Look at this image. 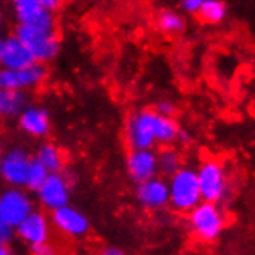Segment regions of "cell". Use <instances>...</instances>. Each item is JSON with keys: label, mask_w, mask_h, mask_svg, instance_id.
Listing matches in <instances>:
<instances>
[{"label": "cell", "mask_w": 255, "mask_h": 255, "mask_svg": "<svg viewBox=\"0 0 255 255\" xmlns=\"http://www.w3.org/2000/svg\"><path fill=\"white\" fill-rule=\"evenodd\" d=\"M197 175L203 201L221 206L231 200V184L228 172L220 159H203L197 167Z\"/></svg>", "instance_id": "1"}, {"label": "cell", "mask_w": 255, "mask_h": 255, "mask_svg": "<svg viewBox=\"0 0 255 255\" xmlns=\"http://www.w3.org/2000/svg\"><path fill=\"white\" fill-rule=\"evenodd\" d=\"M170 207L178 214H189L203 203L197 167L183 166L169 178Z\"/></svg>", "instance_id": "2"}, {"label": "cell", "mask_w": 255, "mask_h": 255, "mask_svg": "<svg viewBox=\"0 0 255 255\" xmlns=\"http://www.w3.org/2000/svg\"><path fill=\"white\" fill-rule=\"evenodd\" d=\"M187 226L200 242L212 243L217 242L226 228V217L221 206L203 201L187 214Z\"/></svg>", "instance_id": "3"}, {"label": "cell", "mask_w": 255, "mask_h": 255, "mask_svg": "<svg viewBox=\"0 0 255 255\" xmlns=\"http://www.w3.org/2000/svg\"><path fill=\"white\" fill-rule=\"evenodd\" d=\"M156 116L153 109H139L127 116L124 136L130 150H153L158 144L155 136Z\"/></svg>", "instance_id": "4"}, {"label": "cell", "mask_w": 255, "mask_h": 255, "mask_svg": "<svg viewBox=\"0 0 255 255\" xmlns=\"http://www.w3.org/2000/svg\"><path fill=\"white\" fill-rule=\"evenodd\" d=\"M16 36L31 50L36 62H50L61 51V42L56 31H43V29L31 28L26 25H17Z\"/></svg>", "instance_id": "5"}, {"label": "cell", "mask_w": 255, "mask_h": 255, "mask_svg": "<svg viewBox=\"0 0 255 255\" xmlns=\"http://www.w3.org/2000/svg\"><path fill=\"white\" fill-rule=\"evenodd\" d=\"M33 212V201L22 189L9 187L0 193V218H3L12 228L17 229Z\"/></svg>", "instance_id": "6"}, {"label": "cell", "mask_w": 255, "mask_h": 255, "mask_svg": "<svg viewBox=\"0 0 255 255\" xmlns=\"http://www.w3.org/2000/svg\"><path fill=\"white\" fill-rule=\"evenodd\" d=\"M134 198L145 211L158 212L170 206L169 181L161 176L139 183L134 187Z\"/></svg>", "instance_id": "7"}, {"label": "cell", "mask_w": 255, "mask_h": 255, "mask_svg": "<svg viewBox=\"0 0 255 255\" xmlns=\"http://www.w3.org/2000/svg\"><path fill=\"white\" fill-rule=\"evenodd\" d=\"M71 184L73 181L64 173H50L48 179L37 192V198L40 204L54 212L57 209L70 204L71 197Z\"/></svg>", "instance_id": "8"}, {"label": "cell", "mask_w": 255, "mask_h": 255, "mask_svg": "<svg viewBox=\"0 0 255 255\" xmlns=\"http://www.w3.org/2000/svg\"><path fill=\"white\" fill-rule=\"evenodd\" d=\"M14 12H16L19 25L43 29V31H54L56 28L54 14L45 9L40 0H16Z\"/></svg>", "instance_id": "9"}, {"label": "cell", "mask_w": 255, "mask_h": 255, "mask_svg": "<svg viewBox=\"0 0 255 255\" xmlns=\"http://www.w3.org/2000/svg\"><path fill=\"white\" fill-rule=\"evenodd\" d=\"M45 78H47V68L39 62L25 70L0 68V88L11 90V92H22L23 88L42 84Z\"/></svg>", "instance_id": "10"}, {"label": "cell", "mask_w": 255, "mask_h": 255, "mask_svg": "<svg viewBox=\"0 0 255 255\" xmlns=\"http://www.w3.org/2000/svg\"><path fill=\"white\" fill-rule=\"evenodd\" d=\"M127 173L136 184L159 176L158 153L155 150H130L126 159Z\"/></svg>", "instance_id": "11"}, {"label": "cell", "mask_w": 255, "mask_h": 255, "mask_svg": "<svg viewBox=\"0 0 255 255\" xmlns=\"http://www.w3.org/2000/svg\"><path fill=\"white\" fill-rule=\"evenodd\" d=\"M51 221L56 229L71 238L85 237L90 231L88 217L74 206H64L51 214Z\"/></svg>", "instance_id": "12"}, {"label": "cell", "mask_w": 255, "mask_h": 255, "mask_svg": "<svg viewBox=\"0 0 255 255\" xmlns=\"http://www.w3.org/2000/svg\"><path fill=\"white\" fill-rule=\"evenodd\" d=\"M33 158H29L28 152L23 148H12L3 156L2 162V178L11 187L26 186L28 170L31 166Z\"/></svg>", "instance_id": "13"}, {"label": "cell", "mask_w": 255, "mask_h": 255, "mask_svg": "<svg viewBox=\"0 0 255 255\" xmlns=\"http://www.w3.org/2000/svg\"><path fill=\"white\" fill-rule=\"evenodd\" d=\"M34 64H36V59H34L31 50H29L16 34L5 39L2 68L25 70Z\"/></svg>", "instance_id": "14"}, {"label": "cell", "mask_w": 255, "mask_h": 255, "mask_svg": "<svg viewBox=\"0 0 255 255\" xmlns=\"http://www.w3.org/2000/svg\"><path fill=\"white\" fill-rule=\"evenodd\" d=\"M17 235L26 242L29 246L47 243L50 238V223L48 218L43 212L34 211L33 214H29L25 221L16 229Z\"/></svg>", "instance_id": "15"}, {"label": "cell", "mask_w": 255, "mask_h": 255, "mask_svg": "<svg viewBox=\"0 0 255 255\" xmlns=\"http://www.w3.org/2000/svg\"><path fill=\"white\" fill-rule=\"evenodd\" d=\"M19 126L29 136L43 138L50 133L51 128L50 115L42 107L29 106L19 115Z\"/></svg>", "instance_id": "16"}, {"label": "cell", "mask_w": 255, "mask_h": 255, "mask_svg": "<svg viewBox=\"0 0 255 255\" xmlns=\"http://www.w3.org/2000/svg\"><path fill=\"white\" fill-rule=\"evenodd\" d=\"M156 28L162 34L167 36H179L186 31V17L183 12H179L172 8H162L158 11L156 19H155Z\"/></svg>", "instance_id": "17"}, {"label": "cell", "mask_w": 255, "mask_h": 255, "mask_svg": "<svg viewBox=\"0 0 255 255\" xmlns=\"http://www.w3.org/2000/svg\"><path fill=\"white\" fill-rule=\"evenodd\" d=\"M228 5L221 0H203L198 17L206 25H220L228 17Z\"/></svg>", "instance_id": "18"}, {"label": "cell", "mask_w": 255, "mask_h": 255, "mask_svg": "<svg viewBox=\"0 0 255 255\" xmlns=\"http://www.w3.org/2000/svg\"><path fill=\"white\" fill-rule=\"evenodd\" d=\"M179 127L178 121L175 118H166V116H156V128H155V136L156 142L159 145H170L178 141L179 134Z\"/></svg>", "instance_id": "19"}, {"label": "cell", "mask_w": 255, "mask_h": 255, "mask_svg": "<svg viewBox=\"0 0 255 255\" xmlns=\"http://www.w3.org/2000/svg\"><path fill=\"white\" fill-rule=\"evenodd\" d=\"M26 96L23 92H11L0 88V116L20 115L25 110Z\"/></svg>", "instance_id": "20"}, {"label": "cell", "mask_w": 255, "mask_h": 255, "mask_svg": "<svg viewBox=\"0 0 255 255\" xmlns=\"http://www.w3.org/2000/svg\"><path fill=\"white\" fill-rule=\"evenodd\" d=\"M34 158L50 173H61L62 166H64V159H62L61 150H59L54 144H50L48 142V144L40 145Z\"/></svg>", "instance_id": "21"}, {"label": "cell", "mask_w": 255, "mask_h": 255, "mask_svg": "<svg viewBox=\"0 0 255 255\" xmlns=\"http://www.w3.org/2000/svg\"><path fill=\"white\" fill-rule=\"evenodd\" d=\"M158 164H159V173L170 178L183 167V159L175 148H166L158 155Z\"/></svg>", "instance_id": "22"}, {"label": "cell", "mask_w": 255, "mask_h": 255, "mask_svg": "<svg viewBox=\"0 0 255 255\" xmlns=\"http://www.w3.org/2000/svg\"><path fill=\"white\" fill-rule=\"evenodd\" d=\"M48 176H50V172L45 169L36 158H33L31 166H29V170H28V178H26L25 187L31 192H39L40 187L45 184V181L48 179Z\"/></svg>", "instance_id": "23"}, {"label": "cell", "mask_w": 255, "mask_h": 255, "mask_svg": "<svg viewBox=\"0 0 255 255\" xmlns=\"http://www.w3.org/2000/svg\"><path fill=\"white\" fill-rule=\"evenodd\" d=\"M153 110H155L158 115H161V116L173 118L178 109H176V106H175V102H173V101L166 99V98H161V99H158V101H156Z\"/></svg>", "instance_id": "24"}, {"label": "cell", "mask_w": 255, "mask_h": 255, "mask_svg": "<svg viewBox=\"0 0 255 255\" xmlns=\"http://www.w3.org/2000/svg\"><path fill=\"white\" fill-rule=\"evenodd\" d=\"M16 235H17L16 228H12L3 218H0V245L9 246V243L16 238Z\"/></svg>", "instance_id": "25"}, {"label": "cell", "mask_w": 255, "mask_h": 255, "mask_svg": "<svg viewBox=\"0 0 255 255\" xmlns=\"http://www.w3.org/2000/svg\"><path fill=\"white\" fill-rule=\"evenodd\" d=\"M178 6L183 14H187V16H198L200 9L203 6V0H181V2L178 3Z\"/></svg>", "instance_id": "26"}, {"label": "cell", "mask_w": 255, "mask_h": 255, "mask_svg": "<svg viewBox=\"0 0 255 255\" xmlns=\"http://www.w3.org/2000/svg\"><path fill=\"white\" fill-rule=\"evenodd\" d=\"M29 251H31V255H57V249L48 242L29 246Z\"/></svg>", "instance_id": "27"}, {"label": "cell", "mask_w": 255, "mask_h": 255, "mask_svg": "<svg viewBox=\"0 0 255 255\" xmlns=\"http://www.w3.org/2000/svg\"><path fill=\"white\" fill-rule=\"evenodd\" d=\"M95 255H128V254H127L123 248L113 246V245H109V246L101 248Z\"/></svg>", "instance_id": "28"}, {"label": "cell", "mask_w": 255, "mask_h": 255, "mask_svg": "<svg viewBox=\"0 0 255 255\" xmlns=\"http://www.w3.org/2000/svg\"><path fill=\"white\" fill-rule=\"evenodd\" d=\"M40 3L45 9L53 12V14L61 8V2H59V0H40Z\"/></svg>", "instance_id": "29"}, {"label": "cell", "mask_w": 255, "mask_h": 255, "mask_svg": "<svg viewBox=\"0 0 255 255\" xmlns=\"http://www.w3.org/2000/svg\"><path fill=\"white\" fill-rule=\"evenodd\" d=\"M178 141L181 142V144H189L192 141V136L189 134V131L181 128V130H179V134H178Z\"/></svg>", "instance_id": "30"}, {"label": "cell", "mask_w": 255, "mask_h": 255, "mask_svg": "<svg viewBox=\"0 0 255 255\" xmlns=\"http://www.w3.org/2000/svg\"><path fill=\"white\" fill-rule=\"evenodd\" d=\"M0 255H14V252L11 251L9 246H6V245H0Z\"/></svg>", "instance_id": "31"}, {"label": "cell", "mask_w": 255, "mask_h": 255, "mask_svg": "<svg viewBox=\"0 0 255 255\" xmlns=\"http://www.w3.org/2000/svg\"><path fill=\"white\" fill-rule=\"evenodd\" d=\"M3 43H5V39L0 37V65H2V61H3Z\"/></svg>", "instance_id": "32"}, {"label": "cell", "mask_w": 255, "mask_h": 255, "mask_svg": "<svg viewBox=\"0 0 255 255\" xmlns=\"http://www.w3.org/2000/svg\"><path fill=\"white\" fill-rule=\"evenodd\" d=\"M2 162H3V156H0V176H2Z\"/></svg>", "instance_id": "33"}, {"label": "cell", "mask_w": 255, "mask_h": 255, "mask_svg": "<svg viewBox=\"0 0 255 255\" xmlns=\"http://www.w3.org/2000/svg\"><path fill=\"white\" fill-rule=\"evenodd\" d=\"M2 23H3V17H2V12H0V28H2Z\"/></svg>", "instance_id": "34"}, {"label": "cell", "mask_w": 255, "mask_h": 255, "mask_svg": "<svg viewBox=\"0 0 255 255\" xmlns=\"http://www.w3.org/2000/svg\"><path fill=\"white\" fill-rule=\"evenodd\" d=\"M0 150H2V142H0Z\"/></svg>", "instance_id": "35"}]
</instances>
